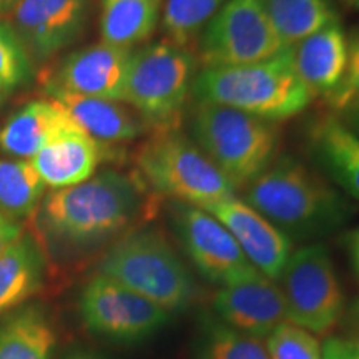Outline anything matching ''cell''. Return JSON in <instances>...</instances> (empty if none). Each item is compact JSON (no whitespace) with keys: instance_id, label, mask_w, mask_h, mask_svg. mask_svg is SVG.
<instances>
[{"instance_id":"13","label":"cell","mask_w":359,"mask_h":359,"mask_svg":"<svg viewBox=\"0 0 359 359\" xmlns=\"http://www.w3.org/2000/svg\"><path fill=\"white\" fill-rule=\"evenodd\" d=\"M205 210L231 233L248 262L263 276L278 281L293 253L290 238L236 196L218 201Z\"/></svg>"},{"instance_id":"31","label":"cell","mask_w":359,"mask_h":359,"mask_svg":"<svg viewBox=\"0 0 359 359\" xmlns=\"http://www.w3.org/2000/svg\"><path fill=\"white\" fill-rule=\"evenodd\" d=\"M321 359H359V339L330 336L321 344Z\"/></svg>"},{"instance_id":"5","label":"cell","mask_w":359,"mask_h":359,"mask_svg":"<svg viewBox=\"0 0 359 359\" xmlns=\"http://www.w3.org/2000/svg\"><path fill=\"white\" fill-rule=\"evenodd\" d=\"M191 140L233 187H248L275 161L278 125L245 111L198 102L191 114Z\"/></svg>"},{"instance_id":"37","label":"cell","mask_w":359,"mask_h":359,"mask_svg":"<svg viewBox=\"0 0 359 359\" xmlns=\"http://www.w3.org/2000/svg\"><path fill=\"white\" fill-rule=\"evenodd\" d=\"M13 2H15V0H6V6H4V8H8Z\"/></svg>"},{"instance_id":"25","label":"cell","mask_w":359,"mask_h":359,"mask_svg":"<svg viewBox=\"0 0 359 359\" xmlns=\"http://www.w3.org/2000/svg\"><path fill=\"white\" fill-rule=\"evenodd\" d=\"M45 183L30 160L0 158V212L7 218L32 217L43 200Z\"/></svg>"},{"instance_id":"36","label":"cell","mask_w":359,"mask_h":359,"mask_svg":"<svg viewBox=\"0 0 359 359\" xmlns=\"http://www.w3.org/2000/svg\"><path fill=\"white\" fill-rule=\"evenodd\" d=\"M344 2H346L348 6H351L353 8H356V11H359V0H344Z\"/></svg>"},{"instance_id":"7","label":"cell","mask_w":359,"mask_h":359,"mask_svg":"<svg viewBox=\"0 0 359 359\" xmlns=\"http://www.w3.org/2000/svg\"><path fill=\"white\" fill-rule=\"evenodd\" d=\"M196 64L190 48L168 39L143 45L130 58L123 103L147 127L177 128L191 93Z\"/></svg>"},{"instance_id":"19","label":"cell","mask_w":359,"mask_h":359,"mask_svg":"<svg viewBox=\"0 0 359 359\" xmlns=\"http://www.w3.org/2000/svg\"><path fill=\"white\" fill-rule=\"evenodd\" d=\"M77 130L80 128L57 102L34 100L0 128V148L7 155L30 160L55 138Z\"/></svg>"},{"instance_id":"30","label":"cell","mask_w":359,"mask_h":359,"mask_svg":"<svg viewBox=\"0 0 359 359\" xmlns=\"http://www.w3.org/2000/svg\"><path fill=\"white\" fill-rule=\"evenodd\" d=\"M326 102L336 114L359 103V32L348 39V64L343 82Z\"/></svg>"},{"instance_id":"15","label":"cell","mask_w":359,"mask_h":359,"mask_svg":"<svg viewBox=\"0 0 359 359\" xmlns=\"http://www.w3.org/2000/svg\"><path fill=\"white\" fill-rule=\"evenodd\" d=\"M132 53L105 42L88 45L70 53L48 83L79 95L123 103Z\"/></svg>"},{"instance_id":"17","label":"cell","mask_w":359,"mask_h":359,"mask_svg":"<svg viewBox=\"0 0 359 359\" xmlns=\"http://www.w3.org/2000/svg\"><path fill=\"white\" fill-rule=\"evenodd\" d=\"M290 52L296 74L313 97L326 100L333 95L348 64V35L339 22L309 35L290 47Z\"/></svg>"},{"instance_id":"8","label":"cell","mask_w":359,"mask_h":359,"mask_svg":"<svg viewBox=\"0 0 359 359\" xmlns=\"http://www.w3.org/2000/svg\"><path fill=\"white\" fill-rule=\"evenodd\" d=\"M276 283L285 298L286 321L313 334L330 333L339 323L344 296L325 245L294 250Z\"/></svg>"},{"instance_id":"3","label":"cell","mask_w":359,"mask_h":359,"mask_svg":"<svg viewBox=\"0 0 359 359\" xmlns=\"http://www.w3.org/2000/svg\"><path fill=\"white\" fill-rule=\"evenodd\" d=\"M191 93L198 102L218 103L278 123L293 118L314 100L296 74L290 48L257 64L203 69Z\"/></svg>"},{"instance_id":"12","label":"cell","mask_w":359,"mask_h":359,"mask_svg":"<svg viewBox=\"0 0 359 359\" xmlns=\"http://www.w3.org/2000/svg\"><path fill=\"white\" fill-rule=\"evenodd\" d=\"M7 11L32 60L45 62L82 37L90 0H15Z\"/></svg>"},{"instance_id":"20","label":"cell","mask_w":359,"mask_h":359,"mask_svg":"<svg viewBox=\"0 0 359 359\" xmlns=\"http://www.w3.org/2000/svg\"><path fill=\"white\" fill-rule=\"evenodd\" d=\"M47 258L40 241L22 235L0 255V318L17 309L42 290Z\"/></svg>"},{"instance_id":"2","label":"cell","mask_w":359,"mask_h":359,"mask_svg":"<svg viewBox=\"0 0 359 359\" xmlns=\"http://www.w3.org/2000/svg\"><path fill=\"white\" fill-rule=\"evenodd\" d=\"M286 238L306 241L334 230L348 206L325 178L302 161L281 156L246 187L245 198Z\"/></svg>"},{"instance_id":"14","label":"cell","mask_w":359,"mask_h":359,"mask_svg":"<svg viewBox=\"0 0 359 359\" xmlns=\"http://www.w3.org/2000/svg\"><path fill=\"white\" fill-rule=\"evenodd\" d=\"M212 304L222 325L262 341L286 321L285 298L280 286L263 275L222 286L215 293Z\"/></svg>"},{"instance_id":"10","label":"cell","mask_w":359,"mask_h":359,"mask_svg":"<svg viewBox=\"0 0 359 359\" xmlns=\"http://www.w3.org/2000/svg\"><path fill=\"white\" fill-rule=\"evenodd\" d=\"M79 309L90 333L116 343L150 338L170 318L165 309L100 273L83 286Z\"/></svg>"},{"instance_id":"22","label":"cell","mask_w":359,"mask_h":359,"mask_svg":"<svg viewBox=\"0 0 359 359\" xmlns=\"http://www.w3.org/2000/svg\"><path fill=\"white\" fill-rule=\"evenodd\" d=\"M57 331L43 308L22 306L0 320V359H53Z\"/></svg>"},{"instance_id":"39","label":"cell","mask_w":359,"mask_h":359,"mask_svg":"<svg viewBox=\"0 0 359 359\" xmlns=\"http://www.w3.org/2000/svg\"><path fill=\"white\" fill-rule=\"evenodd\" d=\"M4 6H6V0H0V8H4Z\"/></svg>"},{"instance_id":"26","label":"cell","mask_w":359,"mask_h":359,"mask_svg":"<svg viewBox=\"0 0 359 359\" xmlns=\"http://www.w3.org/2000/svg\"><path fill=\"white\" fill-rule=\"evenodd\" d=\"M226 0H163L160 24L168 40L188 48Z\"/></svg>"},{"instance_id":"9","label":"cell","mask_w":359,"mask_h":359,"mask_svg":"<svg viewBox=\"0 0 359 359\" xmlns=\"http://www.w3.org/2000/svg\"><path fill=\"white\" fill-rule=\"evenodd\" d=\"M285 50L263 0H226L198 39L203 69L240 67Z\"/></svg>"},{"instance_id":"21","label":"cell","mask_w":359,"mask_h":359,"mask_svg":"<svg viewBox=\"0 0 359 359\" xmlns=\"http://www.w3.org/2000/svg\"><path fill=\"white\" fill-rule=\"evenodd\" d=\"M313 150L330 178L359 201V137L338 116H327L313 127Z\"/></svg>"},{"instance_id":"6","label":"cell","mask_w":359,"mask_h":359,"mask_svg":"<svg viewBox=\"0 0 359 359\" xmlns=\"http://www.w3.org/2000/svg\"><path fill=\"white\" fill-rule=\"evenodd\" d=\"M135 163L143 185L180 203L205 210L236 193L205 151L178 128L156 130L138 148Z\"/></svg>"},{"instance_id":"29","label":"cell","mask_w":359,"mask_h":359,"mask_svg":"<svg viewBox=\"0 0 359 359\" xmlns=\"http://www.w3.org/2000/svg\"><path fill=\"white\" fill-rule=\"evenodd\" d=\"M205 359H269L262 339L238 333L217 323L205 341Z\"/></svg>"},{"instance_id":"4","label":"cell","mask_w":359,"mask_h":359,"mask_svg":"<svg viewBox=\"0 0 359 359\" xmlns=\"http://www.w3.org/2000/svg\"><path fill=\"white\" fill-rule=\"evenodd\" d=\"M98 273L170 314L187 309L196 296L190 268L168 238L155 228H138L120 236L103 255Z\"/></svg>"},{"instance_id":"16","label":"cell","mask_w":359,"mask_h":359,"mask_svg":"<svg viewBox=\"0 0 359 359\" xmlns=\"http://www.w3.org/2000/svg\"><path fill=\"white\" fill-rule=\"evenodd\" d=\"M45 87L50 100L57 102L82 132L102 145L135 140L145 132L147 123L122 102L79 95L48 82Z\"/></svg>"},{"instance_id":"33","label":"cell","mask_w":359,"mask_h":359,"mask_svg":"<svg viewBox=\"0 0 359 359\" xmlns=\"http://www.w3.org/2000/svg\"><path fill=\"white\" fill-rule=\"evenodd\" d=\"M62 359H109V358L95 348L85 346V344H75V346L67 349Z\"/></svg>"},{"instance_id":"23","label":"cell","mask_w":359,"mask_h":359,"mask_svg":"<svg viewBox=\"0 0 359 359\" xmlns=\"http://www.w3.org/2000/svg\"><path fill=\"white\" fill-rule=\"evenodd\" d=\"M163 0H102V42L132 50L145 43L160 24Z\"/></svg>"},{"instance_id":"1","label":"cell","mask_w":359,"mask_h":359,"mask_svg":"<svg viewBox=\"0 0 359 359\" xmlns=\"http://www.w3.org/2000/svg\"><path fill=\"white\" fill-rule=\"evenodd\" d=\"M145 208L140 178L103 170L79 185L52 190L35 213L39 230L53 248L62 255H83L115 243Z\"/></svg>"},{"instance_id":"38","label":"cell","mask_w":359,"mask_h":359,"mask_svg":"<svg viewBox=\"0 0 359 359\" xmlns=\"http://www.w3.org/2000/svg\"><path fill=\"white\" fill-rule=\"evenodd\" d=\"M4 98H6V93H4V92H2V90H0V105H2Z\"/></svg>"},{"instance_id":"18","label":"cell","mask_w":359,"mask_h":359,"mask_svg":"<svg viewBox=\"0 0 359 359\" xmlns=\"http://www.w3.org/2000/svg\"><path fill=\"white\" fill-rule=\"evenodd\" d=\"M105 155V145L77 130L55 138L30 161L45 187L60 190L92 178Z\"/></svg>"},{"instance_id":"24","label":"cell","mask_w":359,"mask_h":359,"mask_svg":"<svg viewBox=\"0 0 359 359\" xmlns=\"http://www.w3.org/2000/svg\"><path fill=\"white\" fill-rule=\"evenodd\" d=\"M263 4L285 48L339 22L330 0H263Z\"/></svg>"},{"instance_id":"27","label":"cell","mask_w":359,"mask_h":359,"mask_svg":"<svg viewBox=\"0 0 359 359\" xmlns=\"http://www.w3.org/2000/svg\"><path fill=\"white\" fill-rule=\"evenodd\" d=\"M34 60L8 22L0 20V90L4 93L24 87L34 79Z\"/></svg>"},{"instance_id":"11","label":"cell","mask_w":359,"mask_h":359,"mask_svg":"<svg viewBox=\"0 0 359 359\" xmlns=\"http://www.w3.org/2000/svg\"><path fill=\"white\" fill-rule=\"evenodd\" d=\"M172 223L193 266L206 281L222 288L262 275L231 233L206 210L173 201Z\"/></svg>"},{"instance_id":"35","label":"cell","mask_w":359,"mask_h":359,"mask_svg":"<svg viewBox=\"0 0 359 359\" xmlns=\"http://www.w3.org/2000/svg\"><path fill=\"white\" fill-rule=\"evenodd\" d=\"M348 248H349V255H351L353 268L359 278V226L356 228V230H353L351 233H349Z\"/></svg>"},{"instance_id":"34","label":"cell","mask_w":359,"mask_h":359,"mask_svg":"<svg viewBox=\"0 0 359 359\" xmlns=\"http://www.w3.org/2000/svg\"><path fill=\"white\" fill-rule=\"evenodd\" d=\"M349 130H353L354 133L359 137V103L356 105L348 107L343 111H339V115H336Z\"/></svg>"},{"instance_id":"28","label":"cell","mask_w":359,"mask_h":359,"mask_svg":"<svg viewBox=\"0 0 359 359\" xmlns=\"http://www.w3.org/2000/svg\"><path fill=\"white\" fill-rule=\"evenodd\" d=\"M269 359H321L316 334L290 321H283L263 339Z\"/></svg>"},{"instance_id":"32","label":"cell","mask_w":359,"mask_h":359,"mask_svg":"<svg viewBox=\"0 0 359 359\" xmlns=\"http://www.w3.org/2000/svg\"><path fill=\"white\" fill-rule=\"evenodd\" d=\"M22 235V226L0 212V255Z\"/></svg>"}]
</instances>
